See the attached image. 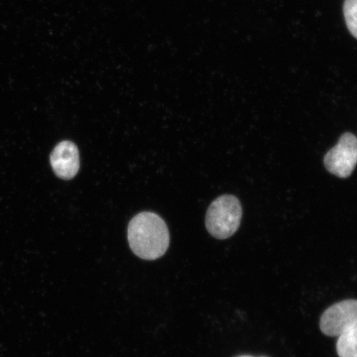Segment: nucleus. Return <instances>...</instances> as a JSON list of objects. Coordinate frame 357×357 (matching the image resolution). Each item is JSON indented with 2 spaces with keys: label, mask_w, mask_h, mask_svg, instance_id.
Listing matches in <instances>:
<instances>
[{
  "label": "nucleus",
  "mask_w": 357,
  "mask_h": 357,
  "mask_svg": "<svg viewBox=\"0 0 357 357\" xmlns=\"http://www.w3.org/2000/svg\"><path fill=\"white\" fill-rule=\"evenodd\" d=\"M128 243L136 256L155 260L167 251L169 234L166 222L158 214L142 212L129 222Z\"/></svg>",
  "instance_id": "obj_1"
},
{
  "label": "nucleus",
  "mask_w": 357,
  "mask_h": 357,
  "mask_svg": "<svg viewBox=\"0 0 357 357\" xmlns=\"http://www.w3.org/2000/svg\"><path fill=\"white\" fill-rule=\"evenodd\" d=\"M243 217L240 201L234 195H222L211 204L206 214L208 233L218 239H226L238 229Z\"/></svg>",
  "instance_id": "obj_2"
},
{
  "label": "nucleus",
  "mask_w": 357,
  "mask_h": 357,
  "mask_svg": "<svg viewBox=\"0 0 357 357\" xmlns=\"http://www.w3.org/2000/svg\"><path fill=\"white\" fill-rule=\"evenodd\" d=\"M357 164V138L354 134H343L338 144L324 158V165L330 173L347 178L354 172Z\"/></svg>",
  "instance_id": "obj_3"
},
{
  "label": "nucleus",
  "mask_w": 357,
  "mask_h": 357,
  "mask_svg": "<svg viewBox=\"0 0 357 357\" xmlns=\"http://www.w3.org/2000/svg\"><path fill=\"white\" fill-rule=\"evenodd\" d=\"M357 325V301L347 300L328 307L320 319L321 331L339 337Z\"/></svg>",
  "instance_id": "obj_4"
},
{
  "label": "nucleus",
  "mask_w": 357,
  "mask_h": 357,
  "mask_svg": "<svg viewBox=\"0 0 357 357\" xmlns=\"http://www.w3.org/2000/svg\"><path fill=\"white\" fill-rule=\"evenodd\" d=\"M51 165L56 175L63 180H70L77 176L79 169L77 146L70 141L60 142L52 151Z\"/></svg>",
  "instance_id": "obj_5"
},
{
  "label": "nucleus",
  "mask_w": 357,
  "mask_h": 357,
  "mask_svg": "<svg viewBox=\"0 0 357 357\" xmlns=\"http://www.w3.org/2000/svg\"><path fill=\"white\" fill-rule=\"evenodd\" d=\"M337 352L339 357H357V325L338 337Z\"/></svg>",
  "instance_id": "obj_6"
},
{
  "label": "nucleus",
  "mask_w": 357,
  "mask_h": 357,
  "mask_svg": "<svg viewBox=\"0 0 357 357\" xmlns=\"http://www.w3.org/2000/svg\"><path fill=\"white\" fill-rule=\"evenodd\" d=\"M343 10L348 29L357 38V0H345Z\"/></svg>",
  "instance_id": "obj_7"
},
{
  "label": "nucleus",
  "mask_w": 357,
  "mask_h": 357,
  "mask_svg": "<svg viewBox=\"0 0 357 357\" xmlns=\"http://www.w3.org/2000/svg\"><path fill=\"white\" fill-rule=\"evenodd\" d=\"M238 357H254V356H238Z\"/></svg>",
  "instance_id": "obj_8"
}]
</instances>
